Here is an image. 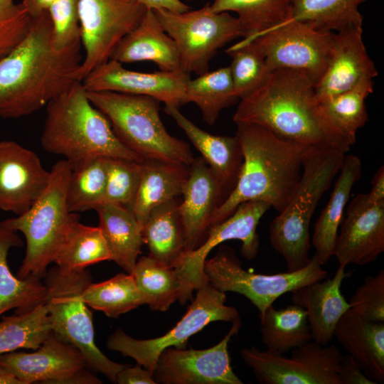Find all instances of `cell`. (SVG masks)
I'll list each match as a JSON object with an SVG mask.
<instances>
[{
	"instance_id": "6da1fadb",
	"label": "cell",
	"mask_w": 384,
	"mask_h": 384,
	"mask_svg": "<svg viewBox=\"0 0 384 384\" xmlns=\"http://www.w3.org/2000/svg\"><path fill=\"white\" fill-rule=\"evenodd\" d=\"M31 18L26 36L0 60V118L30 115L82 82L80 41L58 48L48 11Z\"/></svg>"
},
{
	"instance_id": "7a4b0ae2",
	"label": "cell",
	"mask_w": 384,
	"mask_h": 384,
	"mask_svg": "<svg viewBox=\"0 0 384 384\" xmlns=\"http://www.w3.org/2000/svg\"><path fill=\"white\" fill-rule=\"evenodd\" d=\"M233 120L321 149L345 154L353 146L323 110L314 80L302 70H272L262 85L240 100Z\"/></svg>"
},
{
	"instance_id": "3957f363",
	"label": "cell",
	"mask_w": 384,
	"mask_h": 384,
	"mask_svg": "<svg viewBox=\"0 0 384 384\" xmlns=\"http://www.w3.org/2000/svg\"><path fill=\"white\" fill-rule=\"evenodd\" d=\"M236 125L242 164L235 187L214 211L209 228L225 220L245 202H264L278 213L282 211L298 187L303 161L311 147L255 124Z\"/></svg>"
},
{
	"instance_id": "277c9868",
	"label": "cell",
	"mask_w": 384,
	"mask_h": 384,
	"mask_svg": "<svg viewBox=\"0 0 384 384\" xmlns=\"http://www.w3.org/2000/svg\"><path fill=\"white\" fill-rule=\"evenodd\" d=\"M46 108L41 144L48 153L63 156L72 166L96 157L143 161L119 139L106 116L90 101L82 82Z\"/></svg>"
},
{
	"instance_id": "5b68a950",
	"label": "cell",
	"mask_w": 384,
	"mask_h": 384,
	"mask_svg": "<svg viewBox=\"0 0 384 384\" xmlns=\"http://www.w3.org/2000/svg\"><path fill=\"white\" fill-rule=\"evenodd\" d=\"M71 171L72 165L65 159L54 164L47 187L31 208L0 222L20 231L26 238L25 257L16 273L20 279L44 278L71 228L80 220L78 214L70 212L67 204Z\"/></svg>"
},
{
	"instance_id": "8992f818",
	"label": "cell",
	"mask_w": 384,
	"mask_h": 384,
	"mask_svg": "<svg viewBox=\"0 0 384 384\" xmlns=\"http://www.w3.org/2000/svg\"><path fill=\"white\" fill-rule=\"evenodd\" d=\"M344 157L345 154L338 151L311 146L294 194L272 220L270 243L284 259L287 272L303 269L311 262V220L321 196L340 171Z\"/></svg>"
},
{
	"instance_id": "52a82bcc",
	"label": "cell",
	"mask_w": 384,
	"mask_h": 384,
	"mask_svg": "<svg viewBox=\"0 0 384 384\" xmlns=\"http://www.w3.org/2000/svg\"><path fill=\"white\" fill-rule=\"evenodd\" d=\"M87 95L108 119L119 139L143 160L192 164L189 144L167 132L157 100L110 91H87Z\"/></svg>"
},
{
	"instance_id": "ba28073f",
	"label": "cell",
	"mask_w": 384,
	"mask_h": 384,
	"mask_svg": "<svg viewBox=\"0 0 384 384\" xmlns=\"http://www.w3.org/2000/svg\"><path fill=\"white\" fill-rule=\"evenodd\" d=\"M45 278L46 304L52 331L75 346L90 368L115 383L117 374L127 365L107 357L96 346L92 316L81 299L83 289L92 282L90 271L68 270L55 265Z\"/></svg>"
},
{
	"instance_id": "9c48e42d",
	"label": "cell",
	"mask_w": 384,
	"mask_h": 384,
	"mask_svg": "<svg viewBox=\"0 0 384 384\" xmlns=\"http://www.w3.org/2000/svg\"><path fill=\"white\" fill-rule=\"evenodd\" d=\"M165 31L177 47L181 70L201 75L209 70L217 51L242 36L240 23L228 12H215L208 3L196 10L176 12L153 10Z\"/></svg>"
},
{
	"instance_id": "30bf717a",
	"label": "cell",
	"mask_w": 384,
	"mask_h": 384,
	"mask_svg": "<svg viewBox=\"0 0 384 384\" xmlns=\"http://www.w3.org/2000/svg\"><path fill=\"white\" fill-rule=\"evenodd\" d=\"M204 272L210 285L224 292L243 295L258 309L260 315L282 294L327 276V271L314 256L307 266L294 272L265 274L246 271L234 250L225 245L206 260Z\"/></svg>"
},
{
	"instance_id": "8fae6325",
	"label": "cell",
	"mask_w": 384,
	"mask_h": 384,
	"mask_svg": "<svg viewBox=\"0 0 384 384\" xmlns=\"http://www.w3.org/2000/svg\"><path fill=\"white\" fill-rule=\"evenodd\" d=\"M196 290V296L184 316L164 335L139 340L117 329L109 337L107 348L133 358L153 375L156 361L165 348H185L188 338L210 322H233L240 318L235 307L225 305V292L215 289L208 282Z\"/></svg>"
},
{
	"instance_id": "7c38bea8",
	"label": "cell",
	"mask_w": 384,
	"mask_h": 384,
	"mask_svg": "<svg viewBox=\"0 0 384 384\" xmlns=\"http://www.w3.org/2000/svg\"><path fill=\"white\" fill-rule=\"evenodd\" d=\"M240 355L262 384H341L338 370L343 355L333 344L311 340L290 357L256 347L242 348Z\"/></svg>"
},
{
	"instance_id": "4fadbf2b",
	"label": "cell",
	"mask_w": 384,
	"mask_h": 384,
	"mask_svg": "<svg viewBox=\"0 0 384 384\" xmlns=\"http://www.w3.org/2000/svg\"><path fill=\"white\" fill-rule=\"evenodd\" d=\"M270 208L268 204L260 201L240 204L228 218L208 229L205 239L196 248L182 253L173 266L181 282V304L191 297L194 290L208 283L204 263L211 250L218 245L230 240H240L242 255L248 260L256 257L260 246L257 225Z\"/></svg>"
},
{
	"instance_id": "5bb4252c",
	"label": "cell",
	"mask_w": 384,
	"mask_h": 384,
	"mask_svg": "<svg viewBox=\"0 0 384 384\" xmlns=\"http://www.w3.org/2000/svg\"><path fill=\"white\" fill-rule=\"evenodd\" d=\"M146 8L136 0H78L82 80L110 60L119 41L141 21Z\"/></svg>"
},
{
	"instance_id": "9a60e30c",
	"label": "cell",
	"mask_w": 384,
	"mask_h": 384,
	"mask_svg": "<svg viewBox=\"0 0 384 384\" xmlns=\"http://www.w3.org/2000/svg\"><path fill=\"white\" fill-rule=\"evenodd\" d=\"M333 35V32L316 30L302 21L286 20L243 40L256 44L272 71H304L316 83L326 66Z\"/></svg>"
},
{
	"instance_id": "2e32d148",
	"label": "cell",
	"mask_w": 384,
	"mask_h": 384,
	"mask_svg": "<svg viewBox=\"0 0 384 384\" xmlns=\"http://www.w3.org/2000/svg\"><path fill=\"white\" fill-rule=\"evenodd\" d=\"M0 366L21 384H98L82 353L53 331L33 352L12 351L0 356Z\"/></svg>"
},
{
	"instance_id": "e0dca14e",
	"label": "cell",
	"mask_w": 384,
	"mask_h": 384,
	"mask_svg": "<svg viewBox=\"0 0 384 384\" xmlns=\"http://www.w3.org/2000/svg\"><path fill=\"white\" fill-rule=\"evenodd\" d=\"M228 333L216 345L203 350L169 347L159 355L153 372L156 383L242 384L234 373L228 343L238 334L240 318L232 322Z\"/></svg>"
},
{
	"instance_id": "ac0fdd59",
	"label": "cell",
	"mask_w": 384,
	"mask_h": 384,
	"mask_svg": "<svg viewBox=\"0 0 384 384\" xmlns=\"http://www.w3.org/2000/svg\"><path fill=\"white\" fill-rule=\"evenodd\" d=\"M191 75L183 71L142 73L125 68L114 60L97 67L82 80L87 92L110 91L151 97L165 105H184L186 82Z\"/></svg>"
},
{
	"instance_id": "d6986e66",
	"label": "cell",
	"mask_w": 384,
	"mask_h": 384,
	"mask_svg": "<svg viewBox=\"0 0 384 384\" xmlns=\"http://www.w3.org/2000/svg\"><path fill=\"white\" fill-rule=\"evenodd\" d=\"M334 255L339 266L363 265L384 251V202L372 203L366 193L356 195L341 223Z\"/></svg>"
},
{
	"instance_id": "ffe728a7",
	"label": "cell",
	"mask_w": 384,
	"mask_h": 384,
	"mask_svg": "<svg viewBox=\"0 0 384 384\" xmlns=\"http://www.w3.org/2000/svg\"><path fill=\"white\" fill-rule=\"evenodd\" d=\"M50 171L38 156L14 141H0V210L16 215L28 210L42 194Z\"/></svg>"
},
{
	"instance_id": "44dd1931",
	"label": "cell",
	"mask_w": 384,
	"mask_h": 384,
	"mask_svg": "<svg viewBox=\"0 0 384 384\" xmlns=\"http://www.w3.org/2000/svg\"><path fill=\"white\" fill-rule=\"evenodd\" d=\"M378 69L366 50L362 27L334 33L325 70L315 83L319 101L373 80Z\"/></svg>"
},
{
	"instance_id": "7402d4cb",
	"label": "cell",
	"mask_w": 384,
	"mask_h": 384,
	"mask_svg": "<svg viewBox=\"0 0 384 384\" xmlns=\"http://www.w3.org/2000/svg\"><path fill=\"white\" fill-rule=\"evenodd\" d=\"M225 193L202 158L193 159L183 188L178 210L186 235V251L196 248L205 239L210 220L224 201Z\"/></svg>"
},
{
	"instance_id": "603a6c76",
	"label": "cell",
	"mask_w": 384,
	"mask_h": 384,
	"mask_svg": "<svg viewBox=\"0 0 384 384\" xmlns=\"http://www.w3.org/2000/svg\"><path fill=\"white\" fill-rule=\"evenodd\" d=\"M348 276L345 267L338 266L333 278L311 282L292 292V303L306 312L312 341L320 345L332 340L337 324L351 308L341 290Z\"/></svg>"
},
{
	"instance_id": "cb8c5ba5",
	"label": "cell",
	"mask_w": 384,
	"mask_h": 384,
	"mask_svg": "<svg viewBox=\"0 0 384 384\" xmlns=\"http://www.w3.org/2000/svg\"><path fill=\"white\" fill-rule=\"evenodd\" d=\"M110 59L122 64L150 61L162 71H182L176 43L152 9H147L139 24L119 41Z\"/></svg>"
},
{
	"instance_id": "d4e9b609",
	"label": "cell",
	"mask_w": 384,
	"mask_h": 384,
	"mask_svg": "<svg viewBox=\"0 0 384 384\" xmlns=\"http://www.w3.org/2000/svg\"><path fill=\"white\" fill-rule=\"evenodd\" d=\"M164 111L201 154L228 195L236 184L243 160L241 146L235 135L220 136L208 133L196 126L175 106L165 105Z\"/></svg>"
},
{
	"instance_id": "484cf974",
	"label": "cell",
	"mask_w": 384,
	"mask_h": 384,
	"mask_svg": "<svg viewBox=\"0 0 384 384\" xmlns=\"http://www.w3.org/2000/svg\"><path fill=\"white\" fill-rule=\"evenodd\" d=\"M334 336L370 379L384 383V322L365 319L349 309L337 324Z\"/></svg>"
},
{
	"instance_id": "4316f807",
	"label": "cell",
	"mask_w": 384,
	"mask_h": 384,
	"mask_svg": "<svg viewBox=\"0 0 384 384\" xmlns=\"http://www.w3.org/2000/svg\"><path fill=\"white\" fill-rule=\"evenodd\" d=\"M340 171L330 198L314 227L311 244L316 250L314 257L322 265L334 255L345 208L351 190L361 175L360 159L354 154L345 156Z\"/></svg>"
},
{
	"instance_id": "83f0119b",
	"label": "cell",
	"mask_w": 384,
	"mask_h": 384,
	"mask_svg": "<svg viewBox=\"0 0 384 384\" xmlns=\"http://www.w3.org/2000/svg\"><path fill=\"white\" fill-rule=\"evenodd\" d=\"M190 166L144 159L139 185L130 210L142 228L156 206L182 194Z\"/></svg>"
},
{
	"instance_id": "f1b7e54d",
	"label": "cell",
	"mask_w": 384,
	"mask_h": 384,
	"mask_svg": "<svg viewBox=\"0 0 384 384\" xmlns=\"http://www.w3.org/2000/svg\"><path fill=\"white\" fill-rule=\"evenodd\" d=\"M95 210L111 260L130 274L144 244L141 225L132 210L121 205L102 204Z\"/></svg>"
},
{
	"instance_id": "f546056e",
	"label": "cell",
	"mask_w": 384,
	"mask_h": 384,
	"mask_svg": "<svg viewBox=\"0 0 384 384\" xmlns=\"http://www.w3.org/2000/svg\"><path fill=\"white\" fill-rule=\"evenodd\" d=\"M22 246L23 241L16 231L0 224V316L14 309L15 313L28 311L46 300L47 289L40 279H20L9 269V250Z\"/></svg>"
},
{
	"instance_id": "4dcf8cb0",
	"label": "cell",
	"mask_w": 384,
	"mask_h": 384,
	"mask_svg": "<svg viewBox=\"0 0 384 384\" xmlns=\"http://www.w3.org/2000/svg\"><path fill=\"white\" fill-rule=\"evenodd\" d=\"M174 198L154 208L142 226L144 243L149 256L162 263L174 266L186 251V235Z\"/></svg>"
},
{
	"instance_id": "1f68e13d",
	"label": "cell",
	"mask_w": 384,
	"mask_h": 384,
	"mask_svg": "<svg viewBox=\"0 0 384 384\" xmlns=\"http://www.w3.org/2000/svg\"><path fill=\"white\" fill-rule=\"evenodd\" d=\"M260 319L262 342L269 351L284 354L312 340L306 312L300 306L277 309L272 305Z\"/></svg>"
},
{
	"instance_id": "d6a6232c",
	"label": "cell",
	"mask_w": 384,
	"mask_h": 384,
	"mask_svg": "<svg viewBox=\"0 0 384 384\" xmlns=\"http://www.w3.org/2000/svg\"><path fill=\"white\" fill-rule=\"evenodd\" d=\"M366 0H291L287 20L308 23L314 28L336 33L362 27L359 6Z\"/></svg>"
},
{
	"instance_id": "836d02e7",
	"label": "cell",
	"mask_w": 384,
	"mask_h": 384,
	"mask_svg": "<svg viewBox=\"0 0 384 384\" xmlns=\"http://www.w3.org/2000/svg\"><path fill=\"white\" fill-rule=\"evenodd\" d=\"M137 287L151 309L166 311L176 300H179L181 282L176 270L170 265L148 256L137 260L130 273Z\"/></svg>"
},
{
	"instance_id": "e575fe53",
	"label": "cell",
	"mask_w": 384,
	"mask_h": 384,
	"mask_svg": "<svg viewBox=\"0 0 384 384\" xmlns=\"http://www.w3.org/2000/svg\"><path fill=\"white\" fill-rule=\"evenodd\" d=\"M238 100L235 95L229 66L207 71L186 82L184 105L194 103L203 119L213 125L220 112Z\"/></svg>"
},
{
	"instance_id": "d590c367",
	"label": "cell",
	"mask_w": 384,
	"mask_h": 384,
	"mask_svg": "<svg viewBox=\"0 0 384 384\" xmlns=\"http://www.w3.org/2000/svg\"><path fill=\"white\" fill-rule=\"evenodd\" d=\"M45 302L28 311L2 317L0 356L20 348L36 350L44 342L52 331Z\"/></svg>"
},
{
	"instance_id": "8d00e7d4",
	"label": "cell",
	"mask_w": 384,
	"mask_h": 384,
	"mask_svg": "<svg viewBox=\"0 0 384 384\" xmlns=\"http://www.w3.org/2000/svg\"><path fill=\"white\" fill-rule=\"evenodd\" d=\"M80 297L89 307L113 319L144 304L134 277L129 273H120L100 283L91 282L83 289Z\"/></svg>"
},
{
	"instance_id": "74e56055",
	"label": "cell",
	"mask_w": 384,
	"mask_h": 384,
	"mask_svg": "<svg viewBox=\"0 0 384 384\" xmlns=\"http://www.w3.org/2000/svg\"><path fill=\"white\" fill-rule=\"evenodd\" d=\"M291 0H214L215 12H234L244 38L273 28L288 18Z\"/></svg>"
},
{
	"instance_id": "f35d334b",
	"label": "cell",
	"mask_w": 384,
	"mask_h": 384,
	"mask_svg": "<svg viewBox=\"0 0 384 384\" xmlns=\"http://www.w3.org/2000/svg\"><path fill=\"white\" fill-rule=\"evenodd\" d=\"M105 260L111 253L99 228L75 223L67 235L54 262L68 270H82Z\"/></svg>"
},
{
	"instance_id": "ab89813d",
	"label": "cell",
	"mask_w": 384,
	"mask_h": 384,
	"mask_svg": "<svg viewBox=\"0 0 384 384\" xmlns=\"http://www.w3.org/2000/svg\"><path fill=\"white\" fill-rule=\"evenodd\" d=\"M107 158L96 157L72 166L67 204L72 213L94 209L102 204L107 183Z\"/></svg>"
},
{
	"instance_id": "60d3db41",
	"label": "cell",
	"mask_w": 384,
	"mask_h": 384,
	"mask_svg": "<svg viewBox=\"0 0 384 384\" xmlns=\"http://www.w3.org/2000/svg\"><path fill=\"white\" fill-rule=\"evenodd\" d=\"M373 92V80H366L353 88L319 101L334 126L353 145L357 131L368 120L366 100Z\"/></svg>"
},
{
	"instance_id": "b9f144b4",
	"label": "cell",
	"mask_w": 384,
	"mask_h": 384,
	"mask_svg": "<svg viewBox=\"0 0 384 384\" xmlns=\"http://www.w3.org/2000/svg\"><path fill=\"white\" fill-rule=\"evenodd\" d=\"M225 52L232 59L229 65L230 75L235 95L240 100L262 85L272 70L252 41L242 40Z\"/></svg>"
},
{
	"instance_id": "7bdbcfd3",
	"label": "cell",
	"mask_w": 384,
	"mask_h": 384,
	"mask_svg": "<svg viewBox=\"0 0 384 384\" xmlns=\"http://www.w3.org/2000/svg\"><path fill=\"white\" fill-rule=\"evenodd\" d=\"M142 161L107 158V183L102 204L121 205L130 209L141 179Z\"/></svg>"
},
{
	"instance_id": "ee69618b",
	"label": "cell",
	"mask_w": 384,
	"mask_h": 384,
	"mask_svg": "<svg viewBox=\"0 0 384 384\" xmlns=\"http://www.w3.org/2000/svg\"><path fill=\"white\" fill-rule=\"evenodd\" d=\"M31 18L21 3L0 0V60L13 50L26 36Z\"/></svg>"
},
{
	"instance_id": "f6af8a7d",
	"label": "cell",
	"mask_w": 384,
	"mask_h": 384,
	"mask_svg": "<svg viewBox=\"0 0 384 384\" xmlns=\"http://www.w3.org/2000/svg\"><path fill=\"white\" fill-rule=\"evenodd\" d=\"M351 309L371 321L384 322V271L367 276L348 302Z\"/></svg>"
},
{
	"instance_id": "bcb514c9",
	"label": "cell",
	"mask_w": 384,
	"mask_h": 384,
	"mask_svg": "<svg viewBox=\"0 0 384 384\" xmlns=\"http://www.w3.org/2000/svg\"><path fill=\"white\" fill-rule=\"evenodd\" d=\"M53 38L58 48L80 41L78 0H56L48 8Z\"/></svg>"
},
{
	"instance_id": "7dc6e473",
	"label": "cell",
	"mask_w": 384,
	"mask_h": 384,
	"mask_svg": "<svg viewBox=\"0 0 384 384\" xmlns=\"http://www.w3.org/2000/svg\"><path fill=\"white\" fill-rule=\"evenodd\" d=\"M338 375L341 384H375L363 371L358 363L348 353L343 356Z\"/></svg>"
},
{
	"instance_id": "c3c4849f",
	"label": "cell",
	"mask_w": 384,
	"mask_h": 384,
	"mask_svg": "<svg viewBox=\"0 0 384 384\" xmlns=\"http://www.w3.org/2000/svg\"><path fill=\"white\" fill-rule=\"evenodd\" d=\"M115 383L119 384H155L153 375L137 363L134 367L126 366L116 375Z\"/></svg>"
},
{
	"instance_id": "681fc988",
	"label": "cell",
	"mask_w": 384,
	"mask_h": 384,
	"mask_svg": "<svg viewBox=\"0 0 384 384\" xmlns=\"http://www.w3.org/2000/svg\"><path fill=\"white\" fill-rule=\"evenodd\" d=\"M148 9H164L176 12H183L191 9V6L181 0H136Z\"/></svg>"
},
{
	"instance_id": "f907efd6",
	"label": "cell",
	"mask_w": 384,
	"mask_h": 384,
	"mask_svg": "<svg viewBox=\"0 0 384 384\" xmlns=\"http://www.w3.org/2000/svg\"><path fill=\"white\" fill-rule=\"evenodd\" d=\"M371 188L366 193L368 200L372 203L384 202V167L381 166L373 175Z\"/></svg>"
},
{
	"instance_id": "816d5d0a",
	"label": "cell",
	"mask_w": 384,
	"mask_h": 384,
	"mask_svg": "<svg viewBox=\"0 0 384 384\" xmlns=\"http://www.w3.org/2000/svg\"><path fill=\"white\" fill-rule=\"evenodd\" d=\"M55 1L56 0H22L21 4L29 16L34 17L48 11Z\"/></svg>"
},
{
	"instance_id": "f5cc1de1",
	"label": "cell",
	"mask_w": 384,
	"mask_h": 384,
	"mask_svg": "<svg viewBox=\"0 0 384 384\" xmlns=\"http://www.w3.org/2000/svg\"><path fill=\"white\" fill-rule=\"evenodd\" d=\"M0 384H21L14 376L0 366Z\"/></svg>"
},
{
	"instance_id": "db71d44e",
	"label": "cell",
	"mask_w": 384,
	"mask_h": 384,
	"mask_svg": "<svg viewBox=\"0 0 384 384\" xmlns=\"http://www.w3.org/2000/svg\"><path fill=\"white\" fill-rule=\"evenodd\" d=\"M188 1H195V0H188Z\"/></svg>"
}]
</instances>
